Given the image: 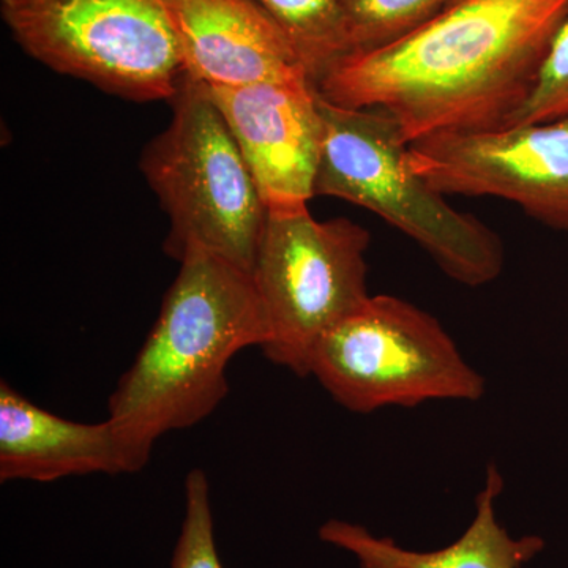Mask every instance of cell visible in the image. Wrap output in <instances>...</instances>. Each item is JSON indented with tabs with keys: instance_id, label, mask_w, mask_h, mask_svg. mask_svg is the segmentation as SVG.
<instances>
[{
	"instance_id": "obj_1",
	"label": "cell",
	"mask_w": 568,
	"mask_h": 568,
	"mask_svg": "<svg viewBox=\"0 0 568 568\" xmlns=\"http://www.w3.org/2000/svg\"><path fill=\"white\" fill-rule=\"evenodd\" d=\"M568 0H452L402 39L351 52L317 81L327 102L390 115L407 142L504 129L529 99Z\"/></svg>"
},
{
	"instance_id": "obj_2",
	"label": "cell",
	"mask_w": 568,
	"mask_h": 568,
	"mask_svg": "<svg viewBox=\"0 0 568 568\" xmlns=\"http://www.w3.org/2000/svg\"><path fill=\"white\" fill-rule=\"evenodd\" d=\"M178 261L152 331L108 399L129 474L148 466L160 437L211 416L230 392L231 358L268 338L250 272L197 245Z\"/></svg>"
},
{
	"instance_id": "obj_3",
	"label": "cell",
	"mask_w": 568,
	"mask_h": 568,
	"mask_svg": "<svg viewBox=\"0 0 568 568\" xmlns=\"http://www.w3.org/2000/svg\"><path fill=\"white\" fill-rule=\"evenodd\" d=\"M323 148L315 196L368 209L425 250L459 284L485 286L503 274L499 235L459 212L414 170L398 123L377 110L338 106L320 95Z\"/></svg>"
},
{
	"instance_id": "obj_4",
	"label": "cell",
	"mask_w": 568,
	"mask_h": 568,
	"mask_svg": "<svg viewBox=\"0 0 568 568\" xmlns=\"http://www.w3.org/2000/svg\"><path fill=\"white\" fill-rule=\"evenodd\" d=\"M173 118L141 155V171L170 219L164 252L203 246L253 274L267 205L203 82L186 77Z\"/></svg>"
},
{
	"instance_id": "obj_5",
	"label": "cell",
	"mask_w": 568,
	"mask_h": 568,
	"mask_svg": "<svg viewBox=\"0 0 568 568\" xmlns=\"http://www.w3.org/2000/svg\"><path fill=\"white\" fill-rule=\"evenodd\" d=\"M310 376L355 414L428 402H478L487 379L435 316L394 295H369L328 328Z\"/></svg>"
},
{
	"instance_id": "obj_6",
	"label": "cell",
	"mask_w": 568,
	"mask_h": 568,
	"mask_svg": "<svg viewBox=\"0 0 568 568\" xmlns=\"http://www.w3.org/2000/svg\"><path fill=\"white\" fill-rule=\"evenodd\" d=\"M0 14L36 61L132 102H171L189 77L168 0H0Z\"/></svg>"
},
{
	"instance_id": "obj_7",
	"label": "cell",
	"mask_w": 568,
	"mask_h": 568,
	"mask_svg": "<svg viewBox=\"0 0 568 568\" xmlns=\"http://www.w3.org/2000/svg\"><path fill=\"white\" fill-rule=\"evenodd\" d=\"M372 235L347 219L320 222L308 205L267 209L253 280L267 321L272 364L310 376L321 336L369 297Z\"/></svg>"
},
{
	"instance_id": "obj_8",
	"label": "cell",
	"mask_w": 568,
	"mask_h": 568,
	"mask_svg": "<svg viewBox=\"0 0 568 568\" xmlns=\"http://www.w3.org/2000/svg\"><path fill=\"white\" fill-rule=\"evenodd\" d=\"M409 160L446 196L500 197L551 230L568 231V115L487 132L432 134L410 142Z\"/></svg>"
},
{
	"instance_id": "obj_9",
	"label": "cell",
	"mask_w": 568,
	"mask_h": 568,
	"mask_svg": "<svg viewBox=\"0 0 568 568\" xmlns=\"http://www.w3.org/2000/svg\"><path fill=\"white\" fill-rule=\"evenodd\" d=\"M205 88L234 134L267 209L308 205L315 197L323 148L316 85L263 82Z\"/></svg>"
},
{
	"instance_id": "obj_10",
	"label": "cell",
	"mask_w": 568,
	"mask_h": 568,
	"mask_svg": "<svg viewBox=\"0 0 568 568\" xmlns=\"http://www.w3.org/2000/svg\"><path fill=\"white\" fill-rule=\"evenodd\" d=\"M168 10L193 80L212 88L315 84L293 41L254 0H168Z\"/></svg>"
},
{
	"instance_id": "obj_11",
	"label": "cell",
	"mask_w": 568,
	"mask_h": 568,
	"mask_svg": "<svg viewBox=\"0 0 568 568\" xmlns=\"http://www.w3.org/2000/svg\"><path fill=\"white\" fill-rule=\"evenodd\" d=\"M92 474H129L110 420L81 424L37 406L0 383V481L39 484Z\"/></svg>"
},
{
	"instance_id": "obj_12",
	"label": "cell",
	"mask_w": 568,
	"mask_h": 568,
	"mask_svg": "<svg viewBox=\"0 0 568 568\" xmlns=\"http://www.w3.org/2000/svg\"><path fill=\"white\" fill-rule=\"evenodd\" d=\"M503 489V474L489 465L473 521L457 540L432 551L407 549L345 519H328L317 534L324 544L353 555L361 568H525L547 541L537 534L514 537L497 521L495 503Z\"/></svg>"
},
{
	"instance_id": "obj_13",
	"label": "cell",
	"mask_w": 568,
	"mask_h": 568,
	"mask_svg": "<svg viewBox=\"0 0 568 568\" xmlns=\"http://www.w3.org/2000/svg\"><path fill=\"white\" fill-rule=\"evenodd\" d=\"M293 41L310 78L321 77L353 52L339 0H254Z\"/></svg>"
},
{
	"instance_id": "obj_14",
	"label": "cell",
	"mask_w": 568,
	"mask_h": 568,
	"mask_svg": "<svg viewBox=\"0 0 568 568\" xmlns=\"http://www.w3.org/2000/svg\"><path fill=\"white\" fill-rule=\"evenodd\" d=\"M353 52L375 50L416 31L452 0H339Z\"/></svg>"
},
{
	"instance_id": "obj_15",
	"label": "cell",
	"mask_w": 568,
	"mask_h": 568,
	"mask_svg": "<svg viewBox=\"0 0 568 568\" xmlns=\"http://www.w3.org/2000/svg\"><path fill=\"white\" fill-rule=\"evenodd\" d=\"M185 514L170 568H224L216 551L211 485L203 469L185 478Z\"/></svg>"
},
{
	"instance_id": "obj_16",
	"label": "cell",
	"mask_w": 568,
	"mask_h": 568,
	"mask_svg": "<svg viewBox=\"0 0 568 568\" xmlns=\"http://www.w3.org/2000/svg\"><path fill=\"white\" fill-rule=\"evenodd\" d=\"M568 115V17L560 24L538 71L529 99L507 126L558 121Z\"/></svg>"
}]
</instances>
